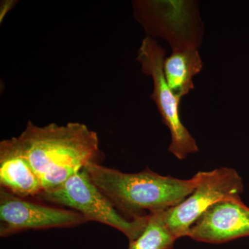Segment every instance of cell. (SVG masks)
Wrapping results in <instances>:
<instances>
[{
  "label": "cell",
  "instance_id": "3",
  "mask_svg": "<svg viewBox=\"0 0 249 249\" xmlns=\"http://www.w3.org/2000/svg\"><path fill=\"white\" fill-rule=\"evenodd\" d=\"M36 199L73 210L88 221L114 228L122 232L129 242L140 236L148 222L149 214L136 219L124 217L93 183L85 168L56 188L42 191Z\"/></svg>",
  "mask_w": 249,
  "mask_h": 249
},
{
  "label": "cell",
  "instance_id": "1",
  "mask_svg": "<svg viewBox=\"0 0 249 249\" xmlns=\"http://www.w3.org/2000/svg\"><path fill=\"white\" fill-rule=\"evenodd\" d=\"M18 139L42 191L60 186L89 163H98L101 154L97 133L80 123L40 127L29 121Z\"/></svg>",
  "mask_w": 249,
  "mask_h": 249
},
{
  "label": "cell",
  "instance_id": "7",
  "mask_svg": "<svg viewBox=\"0 0 249 249\" xmlns=\"http://www.w3.org/2000/svg\"><path fill=\"white\" fill-rule=\"evenodd\" d=\"M88 222L73 210L49 206L15 196L0 187V236L29 230L69 228Z\"/></svg>",
  "mask_w": 249,
  "mask_h": 249
},
{
  "label": "cell",
  "instance_id": "5",
  "mask_svg": "<svg viewBox=\"0 0 249 249\" xmlns=\"http://www.w3.org/2000/svg\"><path fill=\"white\" fill-rule=\"evenodd\" d=\"M199 181L189 196L163 212L165 222L178 240L188 237L190 229L211 206L228 198L240 196L244 191L242 177L231 168L199 171Z\"/></svg>",
  "mask_w": 249,
  "mask_h": 249
},
{
  "label": "cell",
  "instance_id": "2",
  "mask_svg": "<svg viewBox=\"0 0 249 249\" xmlns=\"http://www.w3.org/2000/svg\"><path fill=\"white\" fill-rule=\"evenodd\" d=\"M93 183L114 206L130 219L162 212L179 204L199 181L196 173L188 179L164 176L147 168L137 173H123L93 162L85 166Z\"/></svg>",
  "mask_w": 249,
  "mask_h": 249
},
{
  "label": "cell",
  "instance_id": "10",
  "mask_svg": "<svg viewBox=\"0 0 249 249\" xmlns=\"http://www.w3.org/2000/svg\"><path fill=\"white\" fill-rule=\"evenodd\" d=\"M203 62L197 47L193 46L173 48L165 58L163 71L167 84L175 96L181 100L194 89L193 78L202 70Z\"/></svg>",
  "mask_w": 249,
  "mask_h": 249
},
{
  "label": "cell",
  "instance_id": "6",
  "mask_svg": "<svg viewBox=\"0 0 249 249\" xmlns=\"http://www.w3.org/2000/svg\"><path fill=\"white\" fill-rule=\"evenodd\" d=\"M135 5L139 20L147 31L166 39L172 49L198 47L201 43L202 26L194 1H142Z\"/></svg>",
  "mask_w": 249,
  "mask_h": 249
},
{
  "label": "cell",
  "instance_id": "11",
  "mask_svg": "<svg viewBox=\"0 0 249 249\" xmlns=\"http://www.w3.org/2000/svg\"><path fill=\"white\" fill-rule=\"evenodd\" d=\"M163 212L149 214L143 231L136 240L129 242L128 249H172L178 239L165 222Z\"/></svg>",
  "mask_w": 249,
  "mask_h": 249
},
{
  "label": "cell",
  "instance_id": "4",
  "mask_svg": "<svg viewBox=\"0 0 249 249\" xmlns=\"http://www.w3.org/2000/svg\"><path fill=\"white\" fill-rule=\"evenodd\" d=\"M165 54V49L147 36L142 40L137 60L142 65V71L152 77L154 86L151 98L171 136L168 150L178 160H183L188 155L199 151V147L180 117L181 100L173 94L165 80L163 71Z\"/></svg>",
  "mask_w": 249,
  "mask_h": 249
},
{
  "label": "cell",
  "instance_id": "8",
  "mask_svg": "<svg viewBox=\"0 0 249 249\" xmlns=\"http://www.w3.org/2000/svg\"><path fill=\"white\" fill-rule=\"evenodd\" d=\"M249 237V207L241 196L228 198L206 211L190 229L196 242L221 245Z\"/></svg>",
  "mask_w": 249,
  "mask_h": 249
},
{
  "label": "cell",
  "instance_id": "9",
  "mask_svg": "<svg viewBox=\"0 0 249 249\" xmlns=\"http://www.w3.org/2000/svg\"><path fill=\"white\" fill-rule=\"evenodd\" d=\"M0 187L20 197H37L42 185L23 153L18 137L0 142Z\"/></svg>",
  "mask_w": 249,
  "mask_h": 249
}]
</instances>
